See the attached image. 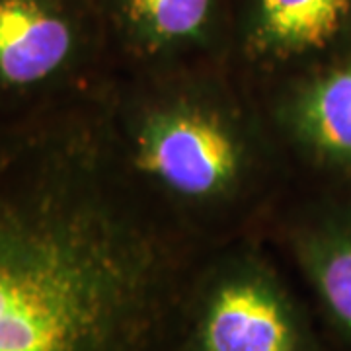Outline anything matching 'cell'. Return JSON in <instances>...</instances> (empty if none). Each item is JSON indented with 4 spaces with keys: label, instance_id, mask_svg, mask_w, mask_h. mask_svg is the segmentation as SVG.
<instances>
[{
    "label": "cell",
    "instance_id": "obj_1",
    "mask_svg": "<svg viewBox=\"0 0 351 351\" xmlns=\"http://www.w3.org/2000/svg\"><path fill=\"white\" fill-rule=\"evenodd\" d=\"M0 121V351H151L182 228L131 178L106 90Z\"/></svg>",
    "mask_w": 351,
    "mask_h": 351
},
{
    "label": "cell",
    "instance_id": "obj_2",
    "mask_svg": "<svg viewBox=\"0 0 351 351\" xmlns=\"http://www.w3.org/2000/svg\"><path fill=\"white\" fill-rule=\"evenodd\" d=\"M127 92L106 86L119 156L180 225L221 223L260 197L274 170L258 115L217 75L154 69Z\"/></svg>",
    "mask_w": 351,
    "mask_h": 351
},
{
    "label": "cell",
    "instance_id": "obj_3",
    "mask_svg": "<svg viewBox=\"0 0 351 351\" xmlns=\"http://www.w3.org/2000/svg\"><path fill=\"white\" fill-rule=\"evenodd\" d=\"M110 55L96 0H0V121L100 92Z\"/></svg>",
    "mask_w": 351,
    "mask_h": 351
},
{
    "label": "cell",
    "instance_id": "obj_4",
    "mask_svg": "<svg viewBox=\"0 0 351 351\" xmlns=\"http://www.w3.org/2000/svg\"><path fill=\"white\" fill-rule=\"evenodd\" d=\"M188 336L189 351H316L295 297L250 248L226 254L201 277Z\"/></svg>",
    "mask_w": 351,
    "mask_h": 351
},
{
    "label": "cell",
    "instance_id": "obj_5",
    "mask_svg": "<svg viewBox=\"0 0 351 351\" xmlns=\"http://www.w3.org/2000/svg\"><path fill=\"white\" fill-rule=\"evenodd\" d=\"M230 38L250 69L289 76L351 45V0H242Z\"/></svg>",
    "mask_w": 351,
    "mask_h": 351
},
{
    "label": "cell",
    "instance_id": "obj_6",
    "mask_svg": "<svg viewBox=\"0 0 351 351\" xmlns=\"http://www.w3.org/2000/svg\"><path fill=\"white\" fill-rule=\"evenodd\" d=\"M110 51L143 66L166 69L211 55L232 18L226 0H96Z\"/></svg>",
    "mask_w": 351,
    "mask_h": 351
},
{
    "label": "cell",
    "instance_id": "obj_7",
    "mask_svg": "<svg viewBox=\"0 0 351 351\" xmlns=\"http://www.w3.org/2000/svg\"><path fill=\"white\" fill-rule=\"evenodd\" d=\"M274 125L304 160L351 178V45L285 78Z\"/></svg>",
    "mask_w": 351,
    "mask_h": 351
},
{
    "label": "cell",
    "instance_id": "obj_8",
    "mask_svg": "<svg viewBox=\"0 0 351 351\" xmlns=\"http://www.w3.org/2000/svg\"><path fill=\"white\" fill-rule=\"evenodd\" d=\"M289 240L330 324L351 343V205L306 213Z\"/></svg>",
    "mask_w": 351,
    "mask_h": 351
}]
</instances>
